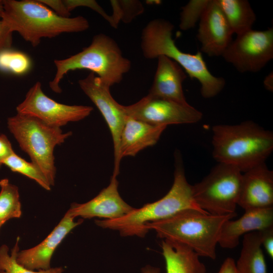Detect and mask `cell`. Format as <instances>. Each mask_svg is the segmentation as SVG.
Masks as SVG:
<instances>
[{"mask_svg":"<svg viewBox=\"0 0 273 273\" xmlns=\"http://www.w3.org/2000/svg\"><path fill=\"white\" fill-rule=\"evenodd\" d=\"M174 180L168 193L160 199L134 208L124 216L112 220L96 219L95 223L103 229L119 232L122 237L137 236L143 238L149 232L147 223L163 220L187 209L207 212L195 202L192 185L188 182L181 159L176 156Z\"/></svg>","mask_w":273,"mask_h":273,"instance_id":"cell-1","label":"cell"},{"mask_svg":"<svg viewBox=\"0 0 273 273\" xmlns=\"http://www.w3.org/2000/svg\"><path fill=\"white\" fill-rule=\"evenodd\" d=\"M213 157L242 173L265 163L273 150V133L252 121L212 127Z\"/></svg>","mask_w":273,"mask_h":273,"instance_id":"cell-2","label":"cell"},{"mask_svg":"<svg viewBox=\"0 0 273 273\" xmlns=\"http://www.w3.org/2000/svg\"><path fill=\"white\" fill-rule=\"evenodd\" d=\"M3 5L1 19L13 32L19 33L33 47L39 44L42 38L81 32L89 26L84 17H61L39 0H3Z\"/></svg>","mask_w":273,"mask_h":273,"instance_id":"cell-3","label":"cell"},{"mask_svg":"<svg viewBox=\"0 0 273 273\" xmlns=\"http://www.w3.org/2000/svg\"><path fill=\"white\" fill-rule=\"evenodd\" d=\"M173 28L170 22L161 18L148 22L141 35L143 56L148 59H155L160 56L169 58L179 64L192 79L199 81L203 97L217 96L223 88L225 80L210 73L200 52L191 54L180 50L172 37Z\"/></svg>","mask_w":273,"mask_h":273,"instance_id":"cell-4","label":"cell"},{"mask_svg":"<svg viewBox=\"0 0 273 273\" xmlns=\"http://www.w3.org/2000/svg\"><path fill=\"white\" fill-rule=\"evenodd\" d=\"M236 216V213L220 216L187 209L167 219L147 223L146 228L154 230L159 238L185 245L199 256L214 260L223 224Z\"/></svg>","mask_w":273,"mask_h":273,"instance_id":"cell-5","label":"cell"},{"mask_svg":"<svg viewBox=\"0 0 273 273\" xmlns=\"http://www.w3.org/2000/svg\"><path fill=\"white\" fill-rule=\"evenodd\" d=\"M54 64L56 73L49 85L57 93L62 92L59 83L70 71L87 69L111 87L120 83L131 68L130 60L123 57L117 42L103 33L95 35L90 45L79 53L66 59H56Z\"/></svg>","mask_w":273,"mask_h":273,"instance_id":"cell-6","label":"cell"},{"mask_svg":"<svg viewBox=\"0 0 273 273\" xmlns=\"http://www.w3.org/2000/svg\"><path fill=\"white\" fill-rule=\"evenodd\" d=\"M7 126L20 147L43 172L51 186L55 184L56 168L54 150L72 135L38 119L17 113L8 118Z\"/></svg>","mask_w":273,"mask_h":273,"instance_id":"cell-7","label":"cell"},{"mask_svg":"<svg viewBox=\"0 0 273 273\" xmlns=\"http://www.w3.org/2000/svg\"><path fill=\"white\" fill-rule=\"evenodd\" d=\"M242 175L236 167L218 163L201 181L192 186L195 202L210 214L222 216L235 213Z\"/></svg>","mask_w":273,"mask_h":273,"instance_id":"cell-8","label":"cell"},{"mask_svg":"<svg viewBox=\"0 0 273 273\" xmlns=\"http://www.w3.org/2000/svg\"><path fill=\"white\" fill-rule=\"evenodd\" d=\"M221 56L241 73L259 71L273 58V28L237 35Z\"/></svg>","mask_w":273,"mask_h":273,"instance_id":"cell-9","label":"cell"},{"mask_svg":"<svg viewBox=\"0 0 273 273\" xmlns=\"http://www.w3.org/2000/svg\"><path fill=\"white\" fill-rule=\"evenodd\" d=\"M16 110L17 113L35 117L48 125L60 128L69 122L84 119L90 115L93 108L57 102L43 93L38 81L29 89Z\"/></svg>","mask_w":273,"mask_h":273,"instance_id":"cell-10","label":"cell"},{"mask_svg":"<svg viewBox=\"0 0 273 273\" xmlns=\"http://www.w3.org/2000/svg\"><path fill=\"white\" fill-rule=\"evenodd\" d=\"M127 116L155 125L195 123L202 113L189 103L154 97L148 94L129 106H123Z\"/></svg>","mask_w":273,"mask_h":273,"instance_id":"cell-11","label":"cell"},{"mask_svg":"<svg viewBox=\"0 0 273 273\" xmlns=\"http://www.w3.org/2000/svg\"><path fill=\"white\" fill-rule=\"evenodd\" d=\"M78 84L98 108L110 129L114 147L113 174L118 175L121 160L119 153L120 136L127 117L123 105L112 97L110 92V86L93 72H90L86 77L79 79Z\"/></svg>","mask_w":273,"mask_h":273,"instance_id":"cell-12","label":"cell"},{"mask_svg":"<svg viewBox=\"0 0 273 273\" xmlns=\"http://www.w3.org/2000/svg\"><path fill=\"white\" fill-rule=\"evenodd\" d=\"M117 176L113 174L109 185L90 201L82 204L72 203L66 214L74 218L98 217L112 220L129 213L134 208L126 203L120 196Z\"/></svg>","mask_w":273,"mask_h":273,"instance_id":"cell-13","label":"cell"},{"mask_svg":"<svg viewBox=\"0 0 273 273\" xmlns=\"http://www.w3.org/2000/svg\"><path fill=\"white\" fill-rule=\"evenodd\" d=\"M232 31L217 0H209L199 22L198 40L209 56H221L232 41Z\"/></svg>","mask_w":273,"mask_h":273,"instance_id":"cell-14","label":"cell"},{"mask_svg":"<svg viewBox=\"0 0 273 273\" xmlns=\"http://www.w3.org/2000/svg\"><path fill=\"white\" fill-rule=\"evenodd\" d=\"M238 205L245 211L273 207V172L265 163L243 173Z\"/></svg>","mask_w":273,"mask_h":273,"instance_id":"cell-15","label":"cell"},{"mask_svg":"<svg viewBox=\"0 0 273 273\" xmlns=\"http://www.w3.org/2000/svg\"><path fill=\"white\" fill-rule=\"evenodd\" d=\"M83 222L65 214L49 236L40 244L31 248L19 251L17 262L31 270L48 269L51 268V260L56 248L65 237L75 227Z\"/></svg>","mask_w":273,"mask_h":273,"instance_id":"cell-16","label":"cell"},{"mask_svg":"<svg viewBox=\"0 0 273 273\" xmlns=\"http://www.w3.org/2000/svg\"><path fill=\"white\" fill-rule=\"evenodd\" d=\"M229 219L223 224L218 242L223 248L232 249L242 236L273 227V207L245 211L237 219Z\"/></svg>","mask_w":273,"mask_h":273,"instance_id":"cell-17","label":"cell"},{"mask_svg":"<svg viewBox=\"0 0 273 273\" xmlns=\"http://www.w3.org/2000/svg\"><path fill=\"white\" fill-rule=\"evenodd\" d=\"M157 59L154 80L148 95L183 104L188 103L183 89V83L187 78L184 70L165 56H160Z\"/></svg>","mask_w":273,"mask_h":273,"instance_id":"cell-18","label":"cell"},{"mask_svg":"<svg viewBox=\"0 0 273 273\" xmlns=\"http://www.w3.org/2000/svg\"><path fill=\"white\" fill-rule=\"evenodd\" d=\"M166 125H155L127 116L122 129L119 145L120 159L135 156L158 141Z\"/></svg>","mask_w":273,"mask_h":273,"instance_id":"cell-19","label":"cell"},{"mask_svg":"<svg viewBox=\"0 0 273 273\" xmlns=\"http://www.w3.org/2000/svg\"><path fill=\"white\" fill-rule=\"evenodd\" d=\"M162 255L166 273H205V265L191 248L173 242L163 240Z\"/></svg>","mask_w":273,"mask_h":273,"instance_id":"cell-20","label":"cell"},{"mask_svg":"<svg viewBox=\"0 0 273 273\" xmlns=\"http://www.w3.org/2000/svg\"><path fill=\"white\" fill-rule=\"evenodd\" d=\"M261 247V231L243 236L240 255L236 263L239 273H268Z\"/></svg>","mask_w":273,"mask_h":273,"instance_id":"cell-21","label":"cell"},{"mask_svg":"<svg viewBox=\"0 0 273 273\" xmlns=\"http://www.w3.org/2000/svg\"><path fill=\"white\" fill-rule=\"evenodd\" d=\"M233 33L237 35L252 29L256 15L246 0H217Z\"/></svg>","mask_w":273,"mask_h":273,"instance_id":"cell-22","label":"cell"},{"mask_svg":"<svg viewBox=\"0 0 273 273\" xmlns=\"http://www.w3.org/2000/svg\"><path fill=\"white\" fill-rule=\"evenodd\" d=\"M0 221L6 222L22 214L18 188L7 178L0 180Z\"/></svg>","mask_w":273,"mask_h":273,"instance_id":"cell-23","label":"cell"},{"mask_svg":"<svg viewBox=\"0 0 273 273\" xmlns=\"http://www.w3.org/2000/svg\"><path fill=\"white\" fill-rule=\"evenodd\" d=\"M19 238L9 253V248L6 245L0 247V273H63L62 267H51L48 269L35 271L26 268L17 261V253L19 251Z\"/></svg>","mask_w":273,"mask_h":273,"instance_id":"cell-24","label":"cell"},{"mask_svg":"<svg viewBox=\"0 0 273 273\" xmlns=\"http://www.w3.org/2000/svg\"><path fill=\"white\" fill-rule=\"evenodd\" d=\"M3 165L13 172L20 173L35 180L45 190H51V186L41 170L32 162L27 161L15 152L5 160Z\"/></svg>","mask_w":273,"mask_h":273,"instance_id":"cell-25","label":"cell"},{"mask_svg":"<svg viewBox=\"0 0 273 273\" xmlns=\"http://www.w3.org/2000/svg\"><path fill=\"white\" fill-rule=\"evenodd\" d=\"M30 67V60L23 53L10 49L0 51V70L21 75Z\"/></svg>","mask_w":273,"mask_h":273,"instance_id":"cell-26","label":"cell"},{"mask_svg":"<svg viewBox=\"0 0 273 273\" xmlns=\"http://www.w3.org/2000/svg\"><path fill=\"white\" fill-rule=\"evenodd\" d=\"M111 3L113 13L111 25L116 27L119 20L128 22L135 16L141 14L144 8L141 3L136 1H112Z\"/></svg>","mask_w":273,"mask_h":273,"instance_id":"cell-27","label":"cell"},{"mask_svg":"<svg viewBox=\"0 0 273 273\" xmlns=\"http://www.w3.org/2000/svg\"><path fill=\"white\" fill-rule=\"evenodd\" d=\"M209 0H191L181 8L179 27L182 30L193 28L203 13Z\"/></svg>","mask_w":273,"mask_h":273,"instance_id":"cell-28","label":"cell"},{"mask_svg":"<svg viewBox=\"0 0 273 273\" xmlns=\"http://www.w3.org/2000/svg\"><path fill=\"white\" fill-rule=\"evenodd\" d=\"M63 1L70 12L77 7H87L100 14L110 23L111 22V17L108 16L95 1L63 0Z\"/></svg>","mask_w":273,"mask_h":273,"instance_id":"cell-29","label":"cell"},{"mask_svg":"<svg viewBox=\"0 0 273 273\" xmlns=\"http://www.w3.org/2000/svg\"><path fill=\"white\" fill-rule=\"evenodd\" d=\"M12 33L6 23L0 19V51L9 49L12 44Z\"/></svg>","mask_w":273,"mask_h":273,"instance_id":"cell-30","label":"cell"},{"mask_svg":"<svg viewBox=\"0 0 273 273\" xmlns=\"http://www.w3.org/2000/svg\"><path fill=\"white\" fill-rule=\"evenodd\" d=\"M39 1L45 6L50 7L55 13L61 17L68 18L70 15V12L62 0H39Z\"/></svg>","mask_w":273,"mask_h":273,"instance_id":"cell-31","label":"cell"},{"mask_svg":"<svg viewBox=\"0 0 273 273\" xmlns=\"http://www.w3.org/2000/svg\"><path fill=\"white\" fill-rule=\"evenodd\" d=\"M14 151L11 142L4 134H0V168L3 165L5 160L11 155Z\"/></svg>","mask_w":273,"mask_h":273,"instance_id":"cell-32","label":"cell"},{"mask_svg":"<svg viewBox=\"0 0 273 273\" xmlns=\"http://www.w3.org/2000/svg\"><path fill=\"white\" fill-rule=\"evenodd\" d=\"M261 245L269 257L273 258V227L261 231Z\"/></svg>","mask_w":273,"mask_h":273,"instance_id":"cell-33","label":"cell"},{"mask_svg":"<svg viewBox=\"0 0 273 273\" xmlns=\"http://www.w3.org/2000/svg\"><path fill=\"white\" fill-rule=\"evenodd\" d=\"M217 273H239L236 268V262L233 258H226L222 263Z\"/></svg>","mask_w":273,"mask_h":273,"instance_id":"cell-34","label":"cell"},{"mask_svg":"<svg viewBox=\"0 0 273 273\" xmlns=\"http://www.w3.org/2000/svg\"><path fill=\"white\" fill-rule=\"evenodd\" d=\"M142 273H160V269L159 267L147 265L141 268Z\"/></svg>","mask_w":273,"mask_h":273,"instance_id":"cell-35","label":"cell"},{"mask_svg":"<svg viewBox=\"0 0 273 273\" xmlns=\"http://www.w3.org/2000/svg\"><path fill=\"white\" fill-rule=\"evenodd\" d=\"M264 84L265 87L269 90H272V75L269 74L265 78L264 81Z\"/></svg>","mask_w":273,"mask_h":273,"instance_id":"cell-36","label":"cell"},{"mask_svg":"<svg viewBox=\"0 0 273 273\" xmlns=\"http://www.w3.org/2000/svg\"><path fill=\"white\" fill-rule=\"evenodd\" d=\"M3 11H4L3 0H0V19H1L2 17Z\"/></svg>","mask_w":273,"mask_h":273,"instance_id":"cell-37","label":"cell"},{"mask_svg":"<svg viewBox=\"0 0 273 273\" xmlns=\"http://www.w3.org/2000/svg\"><path fill=\"white\" fill-rule=\"evenodd\" d=\"M5 222L0 221V230L2 226V225L5 223Z\"/></svg>","mask_w":273,"mask_h":273,"instance_id":"cell-38","label":"cell"}]
</instances>
